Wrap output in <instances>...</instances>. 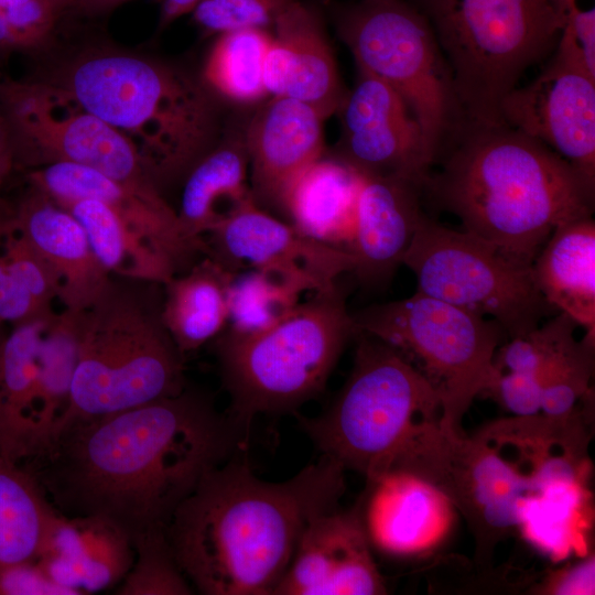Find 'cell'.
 I'll use <instances>...</instances> for the list:
<instances>
[{
  "instance_id": "obj_12",
  "label": "cell",
  "mask_w": 595,
  "mask_h": 595,
  "mask_svg": "<svg viewBox=\"0 0 595 595\" xmlns=\"http://www.w3.org/2000/svg\"><path fill=\"white\" fill-rule=\"evenodd\" d=\"M402 264L416 292L490 316L510 337L524 334L555 310L520 266L486 241L423 215Z\"/></svg>"
},
{
  "instance_id": "obj_2",
  "label": "cell",
  "mask_w": 595,
  "mask_h": 595,
  "mask_svg": "<svg viewBox=\"0 0 595 595\" xmlns=\"http://www.w3.org/2000/svg\"><path fill=\"white\" fill-rule=\"evenodd\" d=\"M587 443L582 415L512 416L450 436L432 480L464 513L480 552L517 530L561 561L588 542Z\"/></svg>"
},
{
  "instance_id": "obj_21",
  "label": "cell",
  "mask_w": 595,
  "mask_h": 595,
  "mask_svg": "<svg viewBox=\"0 0 595 595\" xmlns=\"http://www.w3.org/2000/svg\"><path fill=\"white\" fill-rule=\"evenodd\" d=\"M271 96L289 97L313 107L324 119L337 112L345 96L318 11L294 0L271 29L263 67Z\"/></svg>"
},
{
  "instance_id": "obj_43",
  "label": "cell",
  "mask_w": 595,
  "mask_h": 595,
  "mask_svg": "<svg viewBox=\"0 0 595 595\" xmlns=\"http://www.w3.org/2000/svg\"><path fill=\"white\" fill-rule=\"evenodd\" d=\"M3 204L0 199V219ZM55 313L42 309L15 280L0 253V323L18 325L37 318H50Z\"/></svg>"
},
{
  "instance_id": "obj_33",
  "label": "cell",
  "mask_w": 595,
  "mask_h": 595,
  "mask_svg": "<svg viewBox=\"0 0 595 595\" xmlns=\"http://www.w3.org/2000/svg\"><path fill=\"white\" fill-rule=\"evenodd\" d=\"M271 31L240 29L218 35L204 65V79L220 95L252 102L268 95L263 67Z\"/></svg>"
},
{
  "instance_id": "obj_15",
  "label": "cell",
  "mask_w": 595,
  "mask_h": 595,
  "mask_svg": "<svg viewBox=\"0 0 595 595\" xmlns=\"http://www.w3.org/2000/svg\"><path fill=\"white\" fill-rule=\"evenodd\" d=\"M210 258L231 272L245 264L278 274L304 292H322L355 266L353 253L301 232L251 202L206 236Z\"/></svg>"
},
{
  "instance_id": "obj_25",
  "label": "cell",
  "mask_w": 595,
  "mask_h": 595,
  "mask_svg": "<svg viewBox=\"0 0 595 595\" xmlns=\"http://www.w3.org/2000/svg\"><path fill=\"white\" fill-rule=\"evenodd\" d=\"M545 301L595 338V221L575 219L556 227L530 267Z\"/></svg>"
},
{
  "instance_id": "obj_40",
  "label": "cell",
  "mask_w": 595,
  "mask_h": 595,
  "mask_svg": "<svg viewBox=\"0 0 595 595\" xmlns=\"http://www.w3.org/2000/svg\"><path fill=\"white\" fill-rule=\"evenodd\" d=\"M0 7L19 50L46 42L61 14L48 0H0Z\"/></svg>"
},
{
  "instance_id": "obj_18",
  "label": "cell",
  "mask_w": 595,
  "mask_h": 595,
  "mask_svg": "<svg viewBox=\"0 0 595 595\" xmlns=\"http://www.w3.org/2000/svg\"><path fill=\"white\" fill-rule=\"evenodd\" d=\"M363 505L359 512L370 545L392 558L431 552L448 537L456 516L442 488L400 468L368 478Z\"/></svg>"
},
{
  "instance_id": "obj_6",
  "label": "cell",
  "mask_w": 595,
  "mask_h": 595,
  "mask_svg": "<svg viewBox=\"0 0 595 595\" xmlns=\"http://www.w3.org/2000/svg\"><path fill=\"white\" fill-rule=\"evenodd\" d=\"M351 372L322 414L300 424L323 455L367 479L408 468L445 431L440 397L398 350L357 332Z\"/></svg>"
},
{
  "instance_id": "obj_34",
  "label": "cell",
  "mask_w": 595,
  "mask_h": 595,
  "mask_svg": "<svg viewBox=\"0 0 595 595\" xmlns=\"http://www.w3.org/2000/svg\"><path fill=\"white\" fill-rule=\"evenodd\" d=\"M304 291L278 274L252 269L235 274L228 292V322L225 329L250 334L270 327L300 303Z\"/></svg>"
},
{
  "instance_id": "obj_4",
  "label": "cell",
  "mask_w": 595,
  "mask_h": 595,
  "mask_svg": "<svg viewBox=\"0 0 595 595\" xmlns=\"http://www.w3.org/2000/svg\"><path fill=\"white\" fill-rule=\"evenodd\" d=\"M436 164L422 195L520 266L531 267L556 227L594 212L595 183L505 122L467 121Z\"/></svg>"
},
{
  "instance_id": "obj_31",
  "label": "cell",
  "mask_w": 595,
  "mask_h": 595,
  "mask_svg": "<svg viewBox=\"0 0 595 595\" xmlns=\"http://www.w3.org/2000/svg\"><path fill=\"white\" fill-rule=\"evenodd\" d=\"M82 312L65 309L54 314L41 338L32 410V459L48 448L55 426L68 404L78 360Z\"/></svg>"
},
{
  "instance_id": "obj_20",
  "label": "cell",
  "mask_w": 595,
  "mask_h": 595,
  "mask_svg": "<svg viewBox=\"0 0 595 595\" xmlns=\"http://www.w3.org/2000/svg\"><path fill=\"white\" fill-rule=\"evenodd\" d=\"M324 118L300 100L272 96L253 115L245 142L251 169V193L259 207L283 214L295 178L322 158Z\"/></svg>"
},
{
  "instance_id": "obj_50",
  "label": "cell",
  "mask_w": 595,
  "mask_h": 595,
  "mask_svg": "<svg viewBox=\"0 0 595 595\" xmlns=\"http://www.w3.org/2000/svg\"><path fill=\"white\" fill-rule=\"evenodd\" d=\"M2 325H3V324L0 323V342H1V340L3 339V337H4V336H2V334H1V327H2Z\"/></svg>"
},
{
  "instance_id": "obj_16",
  "label": "cell",
  "mask_w": 595,
  "mask_h": 595,
  "mask_svg": "<svg viewBox=\"0 0 595 595\" xmlns=\"http://www.w3.org/2000/svg\"><path fill=\"white\" fill-rule=\"evenodd\" d=\"M500 118L595 183V77L554 54L530 84L502 99Z\"/></svg>"
},
{
  "instance_id": "obj_14",
  "label": "cell",
  "mask_w": 595,
  "mask_h": 595,
  "mask_svg": "<svg viewBox=\"0 0 595 595\" xmlns=\"http://www.w3.org/2000/svg\"><path fill=\"white\" fill-rule=\"evenodd\" d=\"M337 112L336 159L359 174L403 178L423 188L436 160L420 123L389 85L358 68L357 83Z\"/></svg>"
},
{
  "instance_id": "obj_29",
  "label": "cell",
  "mask_w": 595,
  "mask_h": 595,
  "mask_svg": "<svg viewBox=\"0 0 595 595\" xmlns=\"http://www.w3.org/2000/svg\"><path fill=\"white\" fill-rule=\"evenodd\" d=\"M52 317L14 325L0 342V455L19 464L34 456L37 353Z\"/></svg>"
},
{
  "instance_id": "obj_22",
  "label": "cell",
  "mask_w": 595,
  "mask_h": 595,
  "mask_svg": "<svg viewBox=\"0 0 595 595\" xmlns=\"http://www.w3.org/2000/svg\"><path fill=\"white\" fill-rule=\"evenodd\" d=\"M422 187L403 178L360 174L348 250L360 284L390 280L424 215Z\"/></svg>"
},
{
  "instance_id": "obj_30",
  "label": "cell",
  "mask_w": 595,
  "mask_h": 595,
  "mask_svg": "<svg viewBox=\"0 0 595 595\" xmlns=\"http://www.w3.org/2000/svg\"><path fill=\"white\" fill-rule=\"evenodd\" d=\"M55 202L78 220L111 277L163 285L177 274L162 251L104 203L91 198Z\"/></svg>"
},
{
  "instance_id": "obj_28",
  "label": "cell",
  "mask_w": 595,
  "mask_h": 595,
  "mask_svg": "<svg viewBox=\"0 0 595 595\" xmlns=\"http://www.w3.org/2000/svg\"><path fill=\"white\" fill-rule=\"evenodd\" d=\"M235 272L209 256L163 284V323L185 355L214 340L227 326L228 292Z\"/></svg>"
},
{
  "instance_id": "obj_19",
  "label": "cell",
  "mask_w": 595,
  "mask_h": 595,
  "mask_svg": "<svg viewBox=\"0 0 595 595\" xmlns=\"http://www.w3.org/2000/svg\"><path fill=\"white\" fill-rule=\"evenodd\" d=\"M28 182L54 201L91 198L104 203L162 251L177 272L186 271L198 256L208 252L207 245L185 236L176 210L162 194L142 193L94 169L66 162L31 169Z\"/></svg>"
},
{
  "instance_id": "obj_11",
  "label": "cell",
  "mask_w": 595,
  "mask_h": 595,
  "mask_svg": "<svg viewBox=\"0 0 595 595\" xmlns=\"http://www.w3.org/2000/svg\"><path fill=\"white\" fill-rule=\"evenodd\" d=\"M357 332L398 350L431 383L446 432L461 422L494 375L502 328L495 322L420 292L351 314Z\"/></svg>"
},
{
  "instance_id": "obj_51",
  "label": "cell",
  "mask_w": 595,
  "mask_h": 595,
  "mask_svg": "<svg viewBox=\"0 0 595 595\" xmlns=\"http://www.w3.org/2000/svg\"><path fill=\"white\" fill-rule=\"evenodd\" d=\"M0 80H1V76H0Z\"/></svg>"
},
{
  "instance_id": "obj_41",
  "label": "cell",
  "mask_w": 595,
  "mask_h": 595,
  "mask_svg": "<svg viewBox=\"0 0 595 595\" xmlns=\"http://www.w3.org/2000/svg\"><path fill=\"white\" fill-rule=\"evenodd\" d=\"M485 392L513 416L541 414V389L538 378L533 376L494 368L491 382Z\"/></svg>"
},
{
  "instance_id": "obj_44",
  "label": "cell",
  "mask_w": 595,
  "mask_h": 595,
  "mask_svg": "<svg viewBox=\"0 0 595 595\" xmlns=\"http://www.w3.org/2000/svg\"><path fill=\"white\" fill-rule=\"evenodd\" d=\"M594 556L588 555L581 562L556 572L547 583L548 594H594Z\"/></svg>"
},
{
  "instance_id": "obj_47",
  "label": "cell",
  "mask_w": 595,
  "mask_h": 595,
  "mask_svg": "<svg viewBox=\"0 0 595 595\" xmlns=\"http://www.w3.org/2000/svg\"><path fill=\"white\" fill-rule=\"evenodd\" d=\"M131 0H76L74 7L85 14L96 15L109 12Z\"/></svg>"
},
{
  "instance_id": "obj_24",
  "label": "cell",
  "mask_w": 595,
  "mask_h": 595,
  "mask_svg": "<svg viewBox=\"0 0 595 595\" xmlns=\"http://www.w3.org/2000/svg\"><path fill=\"white\" fill-rule=\"evenodd\" d=\"M134 560L130 537L98 516L58 513L35 561L56 583L77 595L118 585Z\"/></svg>"
},
{
  "instance_id": "obj_42",
  "label": "cell",
  "mask_w": 595,
  "mask_h": 595,
  "mask_svg": "<svg viewBox=\"0 0 595 595\" xmlns=\"http://www.w3.org/2000/svg\"><path fill=\"white\" fill-rule=\"evenodd\" d=\"M0 595H76L52 580L35 560L0 566Z\"/></svg>"
},
{
  "instance_id": "obj_23",
  "label": "cell",
  "mask_w": 595,
  "mask_h": 595,
  "mask_svg": "<svg viewBox=\"0 0 595 595\" xmlns=\"http://www.w3.org/2000/svg\"><path fill=\"white\" fill-rule=\"evenodd\" d=\"M12 224L60 274L58 300L65 309L84 311L105 291L112 277L96 258L82 225L44 192L30 185L12 207Z\"/></svg>"
},
{
  "instance_id": "obj_1",
  "label": "cell",
  "mask_w": 595,
  "mask_h": 595,
  "mask_svg": "<svg viewBox=\"0 0 595 595\" xmlns=\"http://www.w3.org/2000/svg\"><path fill=\"white\" fill-rule=\"evenodd\" d=\"M248 434L207 393L185 387L68 424L28 469L61 513L102 517L132 541L165 531L202 477L245 450Z\"/></svg>"
},
{
  "instance_id": "obj_3",
  "label": "cell",
  "mask_w": 595,
  "mask_h": 595,
  "mask_svg": "<svg viewBox=\"0 0 595 595\" xmlns=\"http://www.w3.org/2000/svg\"><path fill=\"white\" fill-rule=\"evenodd\" d=\"M344 470L322 455L269 483L237 453L207 472L165 528L188 582L205 595H272L310 520L337 508Z\"/></svg>"
},
{
  "instance_id": "obj_48",
  "label": "cell",
  "mask_w": 595,
  "mask_h": 595,
  "mask_svg": "<svg viewBox=\"0 0 595 595\" xmlns=\"http://www.w3.org/2000/svg\"><path fill=\"white\" fill-rule=\"evenodd\" d=\"M19 50L17 41L4 19L0 7V53H8Z\"/></svg>"
},
{
  "instance_id": "obj_7",
  "label": "cell",
  "mask_w": 595,
  "mask_h": 595,
  "mask_svg": "<svg viewBox=\"0 0 595 595\" xmlns=\"http://www.w3.org/2000/svg\"><path fill=\"white\" fill-rule=\"evenodd\" d=\"M142 284L112 277L82 312L71 397L52 441L75 421L131 409L185 389L184 355L163 323L162 301L154 300Z\"/></svg>"
},
{
  "instance_id": "obj_10",
  "label": "cell",
  "mask_w": 595,
  "mask_h": 595,
  "mask_svg": "<svg viewBox=\"0 0 595 595\" xmlns=\"http://www.w3.org/2000/svg\"><path fill=\"white\" fill-rule=\"evenodd\" d=\"M331 13L357 67L403 99L437 162L468 120L428 19L408 0H358Z\"/></svg>"
},
{
  "instance_id": "obj_49",
  "label": "cell",
  "mask_w": 595,
  "mask_h": 595,
  "mask_svg": "<svg viewBox=\"0 0 595 595\" xmlns=\"http://www.w3.org/2000/svg\"><path fill=\"white\" fill-rule=\"evenodd\" d=\"M61 13L69 8L74 7L76 0H48Z\"/></svg>"
},
{
  "instance_id": "obj_9",
  "label": "cell",
  "mask_w": 595,
  "mask_h": 595,
  "mask_svg": "<svg viewBox=\"0 0 595 595\" xmlns=\"http://www.w3.org/2000/svg\"><path fill=\"white\" fill-rule=\"evenodd\" d=\"M408 1L431 24L470 122L501 123L502 99L561 34L549 0Z\"/></svg>"
},
{
  "instance_id": "obj_27",
  "label": "cell",
  "mask_w": 595,
  "mask_h": 595,
  "mask_svg": "<svg viewBox=\"0 0 595 595\" xmlns=\"http://www.w3.org/2000/svg\"><path fill=\"white\" fill-rule=\"evenodd\" d=\"M360 174L336 158H321L293 182L283 215L301 232L321 242L348 249Z\"/></svg>"
},
{
  "instance_id": "obj_46",
  "label": "cell",
  "mask_w": 595,
  "mask_h": 595,
  "mask_svg": "<svg viewBox=\"0 0 595 595\" xmlns=\"http://www.w3.org/2000/svg\"><path fill=\"white\" fill-rule=\"evenodd\" d=\"M199 0H161L159 28L164 29L180 17L191 13Z\"/></svg>"
},
{
  "instance_id": "obj_38",
  "label": "cell",
  "mask_w": 595,
  "mask_h": 595,
  "mask_svg": "<svg viewBox=\"0 0 595 595\" xmlns=\"http://www.w3.org/2000/svg\"><path fill=\"white\" fill-rule=\"evenodd\" d=\"M294 0H199L192 10L193 20L205 35L240 29H266Z\"/></svg>"
},
{
  "instance_id": "obj_17",
  "label": "cell",
  "mask_w": 595,
  "mask_h": 595,
  "mask_svg": "<svg viewBox=\"0 0 595 595\" xmlns=\"http://www.w3.org/2000/svg\"><path fill=\"white\" fill-rule=\"evenodd\" d=\"M386 593L359 508H335L310 520L272 595Z\"/></svg>"
},
{
  "instance_id": "obj_13",
  "label": "cell",
  "mask_w": 595,
  "mask_h": 595,
  "mask_svg": "<svg viewBox=\"0 0 595 595\" xmlns=\"http://www.w3.org/2000/svg\"><path fill=\"white\" fill-rule=\"evenodd\" d=\"M0 112L15 164H79L142 193L162 194L132 143L55 83L1 79Z\"/></svg>"
},
{
  "instance_id": "obj_45",
  "label": "cell",
  "mask_w": 595,
  "mask_h": 595,
  "mask_svg": "<svg viewBox=\"0 0 595 595\" xmlns=\"http://www.w3.org/2000/svg\"><path fill=\"white\" fill-rule=\"evenodd\" d=\"M15 165L14 150L9 125L0 112V186Z\"/></svg>"
},
{
  "instance_id": "obj_26",
  "label": "cell",
  "mask_w": 595,
  "mask_h": 595,
  "mask_svg": "<svg viewBox=\"0 0 595 595\" xmlns=\"http://www.w3.org/2000/svg\"><path fill=\"white\" fill-rule=\"evenodd\" d=\"M248 165L244 139L214 145L191 167L175 209L187 238L207 245L204 238L212 229L255 202L247 183Z\"/></svg>"
},
{
  "instance_id": "obj_36",
  "label": "cell",
  "mask_w": 595,
  "mask_h": 595,
  "mask_svg": "<svg viewBox=\"0 0 595 595\" xmlns=\"http://www.w3.org/2000/svg\"><path fill=\"white\" fill-rule=\"evenodd\" d=\"M133 563L118 584V595H190L191 583L178 566L165 531H152L132 540Z\"/></svg>"
},
{
  "instance_id": "obj_32",
  "label": "cell",
  "mask_w": 595,
  "mask_h": 595,
  "mask_svg": "<svg viewBox=\"0 0 595 595\" xmlns=\"http://www.w3.org/2000/svg\"><path fill=\"white\" fill-rule=\"evenodd\" d=\"M58 513L35 476L0 455V566L35 560Z\"/></svg>"
},
{
  "instance_id": "obj_39",
  "label": "cell",
  "mask_w": 595,
  "mask_h": 595,
  "mask_svg": "<svg viewBox=\"0 0 595 595\" xmlns=\"http://www.w3.org/2000/svg\"><path fill=\"white\" fill-rule=\"evenodd\" d=\"M561 22L555 55L595 77L594 0H549Z\"/></svg>"
},
{
  "instance_id": "obj_35",
  "label": "cell",
  "mask_w": 595,
  "mask_h": 595,
  "mask_svg": "<svg viewBox=\"0 0 595 595\" xmlns=\"http://www.w3.org/2000/svg\"><path fill=\"white\" fill-rule=\"evenodd\" d=\"M595 338L575 336L563 344L539 374L541 414L565 419L581 413L580 405L593 399L589 387Z\"/></svg>"
},
{
  "instance_id": "obj_8",
  "label": "cell",
  "mask_w": 595,
  "mask_h": 595,
  "mask_svg": "<svg viewBox=\"0 0 595 595\" xmlns=\"http://www.w3.org/2000/svg\"><path fill=\"white\" fill-rule=\"evenodd\" d=\"M357 334L339 284L313 293L270 327L224 329L215 340L230 415L248 433L259 413L294 411L324 388L347 342Z\"/></svg>"
},
{
  "instance_id": "obj_37",
  "label": "cell",
  "mask_w": 595,
  "mask_h": 595,
  "mask_svg": "<svg viewBox=\"0 0 595 595\" xmlns=\"http://www.w3.org/2000/svg\"><path fill=\"white\" fill-rule=\"evenodd\" d=\"M0 253L15 280L44 310L52 312L58 300L62 279L50 262L12 224V207L7 206L0 219Z\"/></svg>"
},
{
  "instance_id": "obj_5",
  "label": "cell",
  "mask_w": 595,
  "mask_h": 595,
  "mask_svg": "<svg viewBox=\"0 0 595 595\" xmlns=\"http://www.w3.org/2000/svg\"><path fill=\"white\" fill-rule=\"evenodd\" d=\"M53 83L128 139L159 187L185 177L214 147L218 116L209 93L171 65L91 52L71 62Z\"/></svg>"
}]
</instances>
